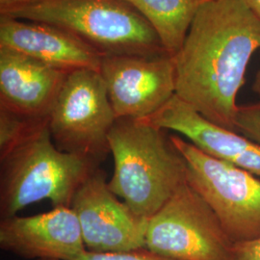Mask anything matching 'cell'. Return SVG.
Here are the masks:
<instances>
[{"label": "cell", "mask_w": 260, "mask_h": 260, "mask_svg": "<svg viewBox=\"0 0 260 260\" xmlns=\"http://www.w3.org/2000/svg\"><path fill=\"white\" fill-rule=\"evenodd\" d=\"M260 49V20L244 0H207L173 56L176 94L205 119L236 131L237 95Z\"/></svg>", "instance_id": "1"}, {"label": "cell", "mask_w": 260, "mask_h": 260, "mask_svg": "<svg viewBox=\"0 0 260 260\" xmlns=\"http://www.w3.org/2000/svg\"><path fill=\"white\" fill-rule=\"evenodd\" d=\"M112 192L149 219L186 182V163L166 130L141 120L117 119L109 133Z\"/></svg>", "instance_id": "2"}, {"label": "cell", "mask_w": 260, "mask_h": 260, "mask_svg": "<svg viewBox=\"0 0 260 260\" xmlns=\"http://www.w3.org/2000/svg\"><path fill=\"white\" fill-rule=\"evenodd\" d=\"M92 161L56 147L48 119L0 156V215L16 216L28 205L48 200L70 207L75 192L95 169Z\"/></svg>", "instance_id": "3"}, {"label": "cell", "mask_w": 260, "mask_h": 260, "mask_svg": "<svg viewBox=\"0 0 260 260\" xmlns=\"http://www.w3.org/2000/svg\"><path fill=\"white\" fill-rule=\"evenodd\" d=\"M0 16L61 28L103 56L167 54L149 22L124 0H40Z\"/></svg>", "instance_id": "4"}, {"label": "cell", "mask_w": 260, "mask_h": 260, "mask_svg": "<svg viewBox=\"0 0 260 260\" xmlns=\"http://www.w3.org/2000/svg\"><path fill=\"white\" fill-rule=\"evenodd\" d=\"M186 163V181L209 205L233 243L260 238V178L170 135Z\"/></svg>", "instance_id": "5"}, {"label": "cell", "mask_w": 260, "mask_h": 260, "mask_svg": "<svg viewBox=\"0 0 260 260\" xmlns=\"http://www.w3.org/2000/svg\"><path fill=\"white\" fill-rule=\"evenodd\" d=\"M116 115L103 76L93 70L69 73L48 117L56 147L101 165L110 153Z\"/></svg>", "instance_id": "6"}, {"label": "cell", "mask_w": 260, "mask_h": 260, "mask_svg": "<svg viewBox=\"0 0 260 260\" xmlns=\"http://www.w3.org/2000/svg\"><path fill=\"white\" fill-rule=\"evenodd\" d=\"M233 244L187 181L149 219L146 249L169 259L232 260Z\"/></svg>", "instance_id": "7"}, {"label": "cell", "mask_w": 260, "mask_h": 260, "mask_svg": "<svg viewBox=\"0 0 260 260\" xmlns=\"http://www.w3.org/2000/svg\"><path fill=\"white\" fill-rule=\"evenodd\" d=\"M99 167L75 192L71 208L81 228L87 251L122 252L146 249L149 219L121 202Z\"/></svg>", "instance_id": "8"}, {"label": "cell", "mask_w": 260, "mask_h": 260, "mask_svg": "<svg viewBox=\"0 0 260 260\" xmlns=\"http://www.w3.org/2000/svg\"><path fill=\"white\" fill-rule=\"evenodd\" d=\"M100 73L117 119L148 118L176 94L175 65L168 54L103 56Z\"/></svg>", "instance_id": "9"}, {"label": "cell", "mask_w": 260, "mask_h": 260, "mask_svg": "<svg viewBox=\"0 0 260 260\" xmlns=\"http://www.w3.org/2000/svg\"><path fill=\"white\" fill-rule=\"evenodd\" d=\"M0 247L33 260H72L87 251L78 219L65 206L28 217L1 219Z\"/></svg>", "instance_id": "10"}, {"label": "cell", "mask_w": 260, "mask_h": 260, "mask_svg": "<svg viewBox=\"0 0 260 260\" xmlns=\"http://www.w3.org/2000/svg\"><path fill=\"white\" fill-rule=\"evenodd\" d=\"M141 121L161 129L177 132L206 154L260 178L259 145L237 131L208 121L177 94L160 110Z\"/></svg>", "instance_id": "11"}, {"label": "cell", "mask_w": 260, "mask_h": 260, "mask_svg": "<svg viewBox=\"0 0 260 260\" xmlns=\"http://www.w3.org/2000/svg\"><path fill=\"white\" fill-rule=\"evenodd\" d=\"M0 47L68 73L85 69L100 72L103 57L87 43L61 28L6 16H0Z\"/></svg>", "instance_id": "12"}, {"label": "cell", "mask_w": 260, "mask_h": 260, "mask_svg": "<svg viewBox=\"0 0 260 260\" xmlns=\"http://www.w3.org/2000/svg\"><path fill=\"white\" fill-rule=\"evenodd\" d=\"M68 72L0 47V108L48 119Z\"/></svg>", "instance_id": "13"}, {"label": "cell", "mask_w": 260, "mask_h": 260, "mask_svg": "<svg viewBox=\"0 0 260 260\" xmlns=\"http://www.w3.org/2000/svg\"><path fill=\"white\" fill-rule=\"evenodd\" d=\"M155 31L168 55L182 47L198 11L207 0H124Z\"/></svg>", "instance_id": "14"}, {"label": "cell", "mask_w": 260, "mask_h": 260, "mask_svg": "<svg viewBox=\"0 0 260 260\" xmlns=\"http://www.w3.org/2000/svg\"><path fill=\"white\" fill-rule=\"evenodd\" d=\"M47 119H31L0 108V156L25 139L40 122Z\"/></svg>", "instance_id": "15"}, {"label": "cell", "mask_w": 260, "mask_h": 260, "mask_svg": "<svg viewBox=\"0 0 260 260\" xmlns=\"http://www.w3.org/2000/svg\"><path fill=\"white\" fill-rule=\"evenodd\" d=\"M235 126L237 132L260 146V102L239 105Z\"/></svg>", "instance_id": "16"}, {"label": "cell", "mask_w": 260, "mask_h": 260, "mask_svg": "<svg viewBox=\"0 0 260 260\" xmlns=\"http://www.w3.org/2000/svg\"><path fill=\"white\" fill-rule=\"evenodd\" d=\"M72 260H173L160 256L148 249L122 252H93L86 251Z\"/></svg>", "instance_id": "17"}, {"label": "cell", "mask_w": 260, "mask_h": 260, "mask_svg": "<svg viewBox=\"0 0 260 260\" xmlns=\"http://www.w3.org/2000/svg\"><path fill=\"white\" fill-rule=\"evenodd\" d=\"M232 260H260V238L234 243Z\"/></svg>", "instance_id": "18"}, {"label": "cell", "mask_w": 260, "mask_h": 260, "mask_svg": "<svg viewBox=\"0 0 260 260\" xmlns=\"http://www.w3.org/2000/svg\"><path fill=\"white\" fill-rule=\"evenodd\" d=\"M40 0H0V14L36 3Z\"/></svg>", "instance_id": "19"}, {"label": "cell", "mask_w": 260, "mask_h": 260, "mask_svg": "<svg viewBox=\"0 0 260 260\" xmlns=\"http://www.w3.org/2000/svg\"><path fill=\"white\" fill-rule=\"evenodd\" d=\"M244 2L260 20V0H244Z\"/></svg>", "instance_id": "20"}, {"label": "cell", "mask_w": 260, "mask_h": 260, "mask_svg": "<svg viewBox=\"0 0 260 260\" xmlns=\"http://www.w3.org/2000/svg\"><path fill=\"white\" fill-rule=\"evenodd\" d=\"M252 91L254 93H256L260 98V69L258 70V72L256 73L255 75V78H254V81L252 84Z\"/></svg>", "instance_id": "21"}]
</instances>
